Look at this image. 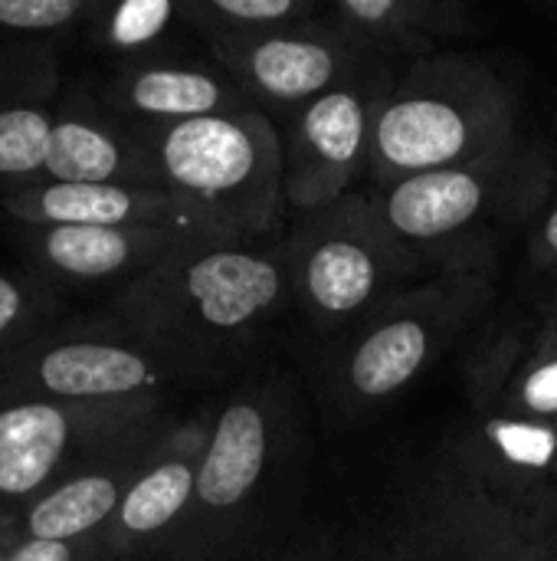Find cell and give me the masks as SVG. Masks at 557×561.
Returning <instances> with one entry per match:
<instances>
[{
    "mask_svg": "<svg viewBox=\"0 0 557 561\" xmlns=\"http://www.w3.org/2000/svg\"><path fill=\"white\" fill-rule=\"evenodd\" d=\"M364 561H557V523L483 477H440Z\"/></svg>",
    "mask_w": 557,
    "mask_h": 561,
    "instance_id": "1",
    "label": "cell"
},
{
    "mask_svg": "<svg viewBox=\"0 0 557 561\" xmlns=\"http://www.w3.org/2000/svg\"><path fill=\"white\" fill-rule=\"evenodd\" d=\"M141 421V398L0 408V513L26 510L108 440Z\"/></svg>",
    "mask_w": 557,
    "mask_h": 561,
    "instance_id": "2",
    "label": "cell"
},
{
    "mask_svg": "<svg viewBox=\"0 0 557 561\" xmlns=\"http://www.w3.org/2000/svg\"><path fill=\"white\" fill-rule=\"evenodd\" d=\"M154 368L128 339L89 325L53 322L0 358V408L43 401H131Z\"/></svg>",
    "mask_w": 557,
    "mask_h": 561,
    "instance_id": "3",
    "label": "cell"
},
{
    "mask_svg": "<svg viewBox=\"0 0 557 561\" xmlns=\"http://www.w3.org/2000/svg\"><path fill=\"white\" fill-rule=\"evenodd\" d=\"M141 424L108 440L66 480H59L53 490L36 496L26 510H20L16 513L20 536L56 539V542L105 536L131 483L141 477V467H138Z\"/></svg>",
    "mask_w": 557,
    "mask_h": 561,
    "instance_id": "4",
    "label": "cell"
},
{
    "mask_svg": "<svg viewBox=\"0 0 557 561\" xmlns=\"http://www.w3.org/2000/svg\"><path fill=\"white\" fill-rule=\"evenodd\" d=\"M23 266L56 286H92L158 263L171 237L161 227H20Z\"/></svg>",
    "mask_w": 557,
    "mask_h": 561,
    "instance_id": "5",
    "label": "cell"
},
{
    "mask_svg": "<svg viewBox=\"0 0 557 561\" xmlns=\"http://www.w3.org/2000/svg\"><path fill=\"white\" fill-rule=\"evenodd\" d=\"M276 293L279 276L266 260L246 253H207L190 260L177 283L164 270H154L125 296L148 302H190L204 325L236 329L266 309Z\"/></svg>",
    "mask_w": 557,
    "mask_h": 561,
    "instance_id": "6",
    "label": "cell"
},
{
    "mask_svg": "<svg viewBox=\"0 0 557 561\" xmlns=\"http://www.w3.org/2000/svg\"><path fill=\"white\" fill-rule=\"evenodd\" d=\"M167 204L138 184H30L0 194L20 227H158Z\"/></svg>",
    "mask_w": 557,
    "mask_h": 561,
    "instance_id": "7",
    "label": "cell"
},
{
    "mask_svg": "<svg viewBox=\"0 0 557 561\" xmlns=\"http://www.w3.org/2000/svg\"><path fill=\"white\" fill-rule=\"evenodd\" d=\"M253 158L250 135L220 115L177 122L161 138V168L187 194L233 191L250 178Z\"/></svg>",
    "mask_w": 557,
    "mask_h": 561,
    "instance_id": "8",
    "label": "cell"
},
{
    "mask_svg": "<svg viewBox=\"0 0 557 561\" xmlns=\"http://www.w3.org/2000/svg\"><path fill=\"white\" fill-rule=\"evenodd\" d=\"M141 171L118 131L79 105L56 112L46 171L36 184H128Z\"/></svg>",
    "mask_w": 557,
    "mask_h": 561,
    "instance_id": "9",
    "label": "cell"
},
{
    "mask_svg": "<svg viewBox=\"0 0 557 561\" xmlns=\"http://www.w3.org/2000/svg\"><path fill=\"white\" fill-rule=\"evenodd\" d=\"M266 460V427L256 408L233 404L223 411L210 450L197 470V503L207 510L236 506L263 473Z\"/></svg>",
    "mask_w": 557,
    "mask_h": 561,
    "instance_id": "10",
    "label": "cell"
},
{
    "mask_svg": "<svg viewBox=\"0 0 557 561\" xmlns=\"http://www.w3.org/2000/svg\"><path fill=\"white\" fill-rule=\"evenodd\" d=\"M194 490H197V470L184 457H167L144 467L102 536L105 552L121 556L135 542L167 529L187 510Z\"/></svg>",
    "mask_w": 557,
    "mask_h": 561,
    "instance_id": "11",
    "label": "cell"
},
{
    "mask_svg": "<svg viewBox=\"0 0 557 561\" xmlns=\"http://www.w3.org/2000/svg\"><path fill=\"white\" fill-rule=\"evenodd\" d=\"M378 145L384 158L397 168H437L466 148L463 115L433 99H414L391 105L378 125Z\"/></svg>",
    "mask_w": 557,
    "mask_h": 561,
    "instance_id": "12",
    "label": "cell"
},
{
    "mask_svg": "<svg viewBox=\"0 0 557 561\" xmlns=\"http://www.w3.org/2000/svg\"><path fill=\"white\" fill-rule=\"evenodd\" d=\"M483 204V187L463 171H423L397 184L387 217L401 233L440 237L463 227Z\"/></svg>",
    "mask_w": 557,
    "mask_h": 561,
    "instance_id": "13",
    "label": "cell"
},
{
    "mask_svg": "<svg viewBox=\"0 0 557 561\" xmlns=\"http://www.w3.org/2000/svg\"><path fill=\"white\" fill-rule=\"evenodd\" d=\"M56 108L0 99V194L30 187L43 178L53 145Z\"/></svg>",
    "mask_w": 557,
    "mask_h": 561,
    "instance_id": "14",
    "label": "cell"
},
{
    "mask_svg": "<svg viewBox=\"0 0 557 561\" xmlns=\"http://www.w3.org/2000/svg\"><path fill=\"white\" fill-rule=\"evenodd\" d=\"M121 99L141 115L187 122L213 115V105L220 102V85L210 76L190 69H141L121 82Z\"/></svg>",
    "mask_w": 557,
    "mask_h": 561,
    "instance_id": "15",
    "label": "cell"
},
{
    "mask_svg": "<svg viewBox=\"0 0 557 561\" xmlns=\"http://www.w3.org/2000/svg\"><path fill=\"white\" fill-rule=\"evenodd\" d=\"M427 355V332L404 319L378 329L355 355L351 365V381L361 394H391L404 381L414 378V371L423 365Z\"/></svg>",
    "mask_w": 557,
    "mask_h": 561,
    "instance_id": "16",
    "label": "cell"
},
{
    "mask_svg": "<svg viewBox=\"0 0 557 561\" xmlns=\"http://www.w3.org/2000/svg\"><path fill=\"white\" fill-rule=\"evenodd\" d=\"M56 322V289L30 266H0V358Z\"/></svg>",
    "mask_w": 557,
    "mask_h": 561,
    "instance_id": "17",
    "label": "cell"
},
{
    "mask_svg": "<svg viewBox=\"0 0 557 561\" xmlns=\"http://www.w3.org/2000/svg\"><path fill=\"white\" fill-rule=\"evenodd\" d=\"M253 72L263 89L282 99H302L318 92L332 72L335 62L328 49L302 39H269L253 53Z\"/></svg>",
    "mask_w": 557,
    "mask_h": 561,
    "instance_id": "18",
    "label": "cell"
},
{
    "mask_svg": "<svg viewBox=\"0 0 557 561\" xmlns=\"http://www.w3.org/2000/svg\"><path fill=\"white\" fill-rule=\"evenodd\" d=\"M309 289L315 302L328 312L358 309L374 289V263L371 256L345 240L325 243L312 253L309 263Z\"/></svg>",
    "mask_w": 557,
    "mask_h": 561,
    "instance_id": "19",
    "label": "cell"
},
{
    "mask_svg": "<svg viewBox=\"0 0 557 561\" xmlns=\"http://www.w3.org/2000/svg\"><path fill=\"white\" fill-rule=\"evenodd\" d=\"M305 135L315 145V151L328 161H351L361 148L364 135V112L358 99L335 92L318 99L305 115Z\"/></svg>",
    "mask_w": 557,
    "mask_h": 561,
    "instance_id": "20",
    "label": "cell"
},
{
    "mask_svg": "<svg viewBox=\"0 0 557 561\" xmlns=\"http://www.w3.org/2000/svg\"><path fill=\"white\" fill-rule=\"evenodd\" d=\"M171 16H174V7L167 0H125L108 10V20L98 30L112 46L131 49L161 36Z\"/></svg>",
    "mask_w": 557,
    "mask_h": 561,
    "instance_id": "21",
    "label": "cell"
},
{
    "mask_svg": "<svg viewBox=\"0 0 557 561\" xmlns=\"http://www.w3.org/2000/svg\"><path fill=\"white\" fill-rule=\"evenodd\" d=\"M102 556H108L102 536L72 539V542L26 539V536H20V542L7 552V559L3 561H98Z\"/></svg>",
    "mask_w": 557,
    "mask_h": 561,
    "instance_id": "22",
    "label": "cell"
},
{
    "mask_svg": "<svg viewBox=\"0 0 557 561\" xmlns=\"http://www.w3.org/2000/svg\"><path fill=\"white\" fill-rule=\"evenodd\" d=\"M522 398L532 411L538 414H557V362L538 368L535 375H529Z\"/></svg>",
    "mask_w": 557,
    "mask_h": 561,
    "instance_id": "23",
    "label": "cell"
},
{
    "mask_svg": "<svg viewBox=\"0 0 557 561\" xmlns=\"http://www.w3.org/2000/svg\"><path fill=\"white\" fill-rule=\"evenodd\" d=\"M217 10L236 20H279L292 10L289 0H217Z\"/></svg>",
    "mask_w": 557,
    "mask_h": 561,
    "instance_id": "24",
    "label": "cell"
},
{
    "mask_svg": "<svg viewBox=\"0 0 557 561\" xmlns=\"http://www.w3.org/2000/svg\"><path fill=\"white\" fill-rule=\"evenodd\" d=\"M341 7H345V13H351L358 20H371V23L394 13V3L391 0H345Z\"/></svg>",
    "mask_w": 557,
    "mask_h": 561,
    "instance_id": "25",
    "label": "cell"
},
{
    "mask_svg": "<svg viewBox=\"0 0 557 561\" xmlns=\"http://www.w3.org/2000/svg\"><path fill=\"white\" fill-rule=\"evenodd\" d=\"M20 542V519L16 513H0V561L7 559V552Z\"/></svg>",
    "mask_w": 557,
    "mask_h": 561,
    "instance_id": "26",
    "label": "cell"
},
{
    "mask_svg": "<svg viewBox=\"0 0 557 561\" xmlns=\"http://www.w3.org/2000/svg\"><path fill=\"white\" fill-rule=\"evenodd\" d=\"M545 237H548V243L557 250V210L552 214V220H548V227H545Z\"/></svg>",
    "mask_w": 557,
    "mask_h": 561,
    "instance_id": "27",
    "label": "cell"
}]
</instances>
